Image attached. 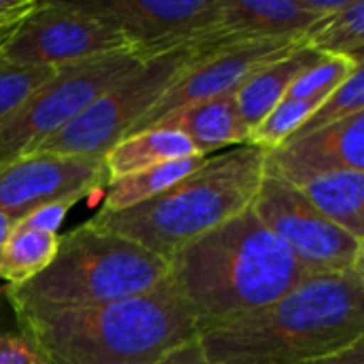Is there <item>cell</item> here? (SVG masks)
<instances>
[{
    "label": "cell",
    "mask_w": 364,
    "mask_h": 364,
    "mask_svg": "<svg viewBox=\"0 0 364 364\" xmlns=\"http://www.w3.org/2000/svg\"><path fill=\"white\" fill-rule=\"evenodd\" d=\"M168 267L200 333L258 314L311 277L252 207L179 250Z\"/></svg>",
    "instance_id": "6da1fadb"
},
{
    "label": "cell",
    "mask_w": 364,
    "mask_h": 364,
    "mask_svg": "<svg viewBox=\"0 0 364 364\" xmlns=\"http://www.w3.org/2000/svg\"><path fill=\"white\" fill-rule=\"evenodd\" d=\"M364 337V284L350 273L311 275L271 307L203 331L215 364H309Z\"/></svg>",
    "instance_id": "7a4b0ae2"
},
{
    "label": "cell",
    "mask_w": 364,
    "mask_h": 364,
    "mask_svg": "<svg viewBox=\"0 0 364 364\" xmlns=\"http://www.w3.org/2000/svg\"><path fill=\"white\" fill-rule=\"evenodd\" d=\"M15 322L49 364H158L200 337L196 314L171 275L141 296Z\"/></svg>",
    "instance_id": "3957f363"
},
{
    "label": "cell",
    "mask_w": 364,
    "mask_h": 364,
    "mask_svg": "<svg viewBox=\"0 0 364 364\" xmlns=\"http://www.w3.org/2000/svg\"><path fill=\"white\" fill-rule=\"evenodd\" d=\"M267 149L252 143L218 151L151 200L113 213L98 211L90 224L171 260L254 205L267 173Z\"/></svg>",
    "instance_id": "277c9868"
},
{
    "label": "cell",
    "mask_w": 364,
    "mask_h": 364,
    "mask_svg": "<svg viewBox=\"0 0 364 364\" xmlns=\"http://www.w3.org/2000/svg\"><path fill=\"white\" fill-rule=\"evenodd\" d=\"M168 260L85 222L60 237L51 264L4 299L15 316L98 307L141 296L168 277Z\"/></svg>",
    "instance_id": "5b68a950"
},
{
    "label": "cell",
    "mask_w": 364,
    "mask_h": 364,
    "mask_svg": "<svg viewBox=\"0 0 364 364\" xmlns=\"http://www.w3.org/2000/svg\"><path fill=\"white\" fill-rule=\"evenodd\" d=\"M141 64L143 58L126 49L60 66L47 83L0 122V166L30 156Z\"/></svg>",
    "instance_id": "8992f818"
},
{
    "label": "cell",
    "mask_w": 364,
    "mask_h": 364,
    "mask_svg": "<svg viewBox=\"0 0 364 364\" xmlns=\"http://www.w3.org/2000/svg\"><path fill=\"white\" fill-rule=\"evenodd\" d=\"M196 53L198 49L183 47L143 60L134 73L96 98L75 122L32 154L105 158L154 109Z\"/></svg>",
    "instance_id": "52a82bcc"
},
{
    "label": "cell",
    "mask_w": 364,
    "mask_h": 364,
    "mask_svg": "<svg viewBox=\"0 0 364 364\" xmlns=\"http://www.w3.org/2000/svg\"><path fill=\"white\" fill-rule=\"evenodd\" d=\"M126 49H132L130 41L79 2H41L0 45V60L32 68H60Z\"/></svg>",
    "instance_id": "ba28073f"
},
{
    "label": "cell",
    "mask_w": 364,
    "mask_h": 364,
    "mask_svg": "<svg viewBox=\"0 0 364 364\" xmlns=\"http://www.w3.org/2000/svg\"><path fill=\"white\" fill-rule=\"evenodd\" d=\"M252 209L309 275L350 273L354 269L360 241L333 224L290 181L264 173Z\"/></svg>",
    "instance_id": "9c48e42d"
},
{
    "label": "cell",
    "mask_w": 364,
    "mask_h": 364,
    "mask_svg": "<svg viewBox=\"0 0 364 364\" xmlns=\"http://www.w3.org/2000/svg\"><path fill=\"white\" fill-rule=\"evenodd\" d=\"M299 47V38H277L218 49H198L196 58L186 66V70L173 81V85L130 134L154 128L160 119L188 105L237 92L252 75L290 55Z\"/></svg>",
    "instance_id": "30bf717a"
},
{
    "label": "cell",
    "mask_w": 364,
    "mask_h": 364,
    "mask_svg": "<svg viewBox=\"0 0 364 364\" xmlns=\"http://www.w3.org/2000/svg\"><path fill=\"white\" fill-rule=\"evenodd\" d=\"M107 183L105 158L30 154L0 166V211L17 224L45 205L79 203Z\"/></svg>",
    "instance_id": "8fae6325"
},
{
    "label": "cell",
    "mask_w": 364,
    "mask_h": 364,
    "mask_svg": "<svg viewBox=\"0 0 364 364\" xmlns=\"http://www.w3.org/2000/svg\"><path fill=\"white\" fill-rule=\"evenodd\" d=\"M222 0H111L79 2L94 17L117 28L143 58L192 47L215 19Z\"/></svg>",
    "instance_id": "7c38bea8"
},
{
    "label": "cell",
    "mask_w": 364,
    "mask_h": 364,
    "mask_svg": "<svg viewBox=\"0 0 364 364\" xmlns=\"http://www.w3.org/2000/svg\"><path fill=\"white\" fill-rule=\"evenodd\" d=\"M335 171L364 173V111L292 139L267 156V173L296 188Z\"/></svg>",
    "instance_id": "4fadbf2b"
},
{
    "label": "cell",
    "mask_w": 364,
    "mask_h": 364,
    "mask_svg": "<svg viewBox=\"0 0 364 364\" xmlns=\"http://www.w3.org/2000/svg\"><path fill=\"white\" fill-rule=\"evenodd\" d=\"M314 21L316 15L301 0H222L215 19L200 32L196 49L299 38Z\"/></svg>",
    "instance_id": "5bb4252c"
},
{
    "label": "cell",
    "mask_w": 364,
    "mask_h": 364,
    "mask_svg": "<svg viewBox=\"0 0 364 364\" xmlns=\"http://www.w3.org/2000/svg\"><path fill=\"white\" fill-rule=\"evenodd\" d=\"M154 128H168L186 134L203 156L247 145L252 139V130L239 113L235 92L188 105L160 119Z\"/></svg>",
    "instance_id": "9a60e30c"
},
{
    "label": "cell",
    "mask_w": 364,
    "mask_h": 364,
    "mask_svg": "<svg viewBox=\"0 0 364 364\" xmlns=\"http://www.w3.org/2000/svg\"><path fill=\"white\" fill-rule=\"evenodd\" d=\"M324 53L299 47L290 55L264 66L256 75H252L237 92V107L243 117V122L254 130L288 94L290 85L299 79L301 73H305L309 66H314Z\"/></svg>",
    "instance_id": "2e32d148"
},
{
    "label": "cell",
    "mask_w": 364,
    "mask_h": 364,
    "mask_svg": "<svg viewBox=\"0 0 364 364\" xmlns=\"http://www.w3.org/2000/svg\"><path fill=\"white\" fill-rule=\"evenodd\" d=\"M192 156L203 154H198V149L186 134L168 128H149L122 139L105 156V168L109 181H115L119 177Z\"/></svg>",
    "instance_id": "e0dca14e"
},
{
    "label": "cell",
    "mask_w": 364,
    "mask_h": 364,
    "mask_svg": "<svg viewBox=\"0 0 364 364\" xmlns=\"http://www.w3.org/2000/svg\"><path fill=\"white\" fill-rule=\"evenodd\" d=\"M299 188L333 224L356 241H364V173H324Z\"/></svg>",
    "instance_id": "ac0fdd59"
},
{
    "label": "cell",
    "mask_w": 364,
    "mask_h": 364,
    "mask_svg": "<svg viewBox=\"0 0 364 364\" xmlns=\"http://www.w3.org/2000/svg\"><path fill=\"white\" fill-rule=\"evenodd\" d=\"M207 158L209 156L181 158V160L164 162V164L119 177L115 181H109L100 211L113 213V211H122V209H130L141 203H147L154 196L168 190L171 186H175L177 181H181L183 177H188L190 173H194L198 166L205 164Z\"/></svg>",
    "instance_id": "d6986e66"
},
{
    "label": "cell",
    "mask_w": 364,
    "mask_h": 364,
    "mask_svg": "<svg viewBox=\"0 0 364 364\" xmlns=\"http://www.w3.org/2000/svg\"><path fill=\"white\" fill-rule=\"evenodd\" d=\"M299 45L350 58L354 64L364 62V0H350L339 13L314 21L299 36Z\"/></svg>",
    "instance_id": "ffe728a7"
},
{
    "label": "cell",
    "mask_w": 364,
    "mask_h": 364,
    "mask_svg": "<svg viewBox=\"0 0 364 364\" xmlns=\"http://www.w3.org/2000/svg\"><path fill=\"white\" fill-rule=\"evenodd\" d=\"M58 247V235H45L15 226L0 250V279H4L6 286H19L32 279L51 264Z\"/></svg>",
    "instance_id": "44dd1931"
},
{
    "label": "cell",
    "mask_w": 364,
    "mask_h": 364,
    "mask_svg": "<svg viewBox=\"0 0 364 364\" xmlns=\"http://www.w3.org/2000/svg\"><path fill=\"white\" fill-rule=\"evenodd\" d=\"M326 98L314 100H288L284 98L254 130H252V145H258L267 151H275L286 141H290L307 119L322 107Z\"/></svg>",
    "instance_id": "7402d4cb"
},
{
    "label": "cell",
    "mask_w": 364,
    "mask_h": 364,
    "mask_svg": "<svg viewBox=\"0 0 364 364\" xmlns=\"http://www.w3.org/2000/svg\"><path fill=\"white\" fill-rule=\"evenodd\" d=\"M360 111H364V62H358L354 66V70L343 79V83L322 102V107L307 119V124L292 139L311 134L314 130H320L337 119H343Z\"/></svg>",
    "instance_id": "603a6c76"
},
{
    "label": "cell",
    "mask_w": 364,
    "mask_h": 364,
    "mask_svg": "<svg viewBox=\"0 0 364 364\" xmlns=\"http://www.w3.org/2000/svg\"><path fill=\"white\" fill-rule=\"evenodd\" d=\"M354 62L343 55H322L314 66L299 75V79L290 85L286 98L288 100H314L328 98L343 79L354 70Z\"/></svg>",
    "instance_id": "cb8c5ba5"
},
{
    "label": "cell",
    "mask_w": 364,
    "mask_h": 364,
    "mask_svg": "<svg viewBox=\"0 0 364 364\" xmlns=\"http://www.w3.org/2000/svg\"><path fill=\"white\" fill-rule=\"evenodd\" d=\"M58 68L17 66L0 60V122L6 119L34 90L47 83Z\"/></svg>",
    "instance_id": "d4e9b609"
},
{
    "label": "cell",
    "mask_w": 364,
    "mask_h": 364,
    "mask_svg": "<svg viewBox=\"0 0 364 364\" xmlns=\"http://www.w3.org/2000/svg\"><path fill=\"white\" fill-rule=\"evenodd\" d=\"M0 364H49L38 348L21 333L0 326Z\"/></svg>",
    "instance_id": "484cf974"
},
{
    "label": "cell",
    "mask_w": 364,
    "mask_h": 364,
    "mask_svg": "<svg viewBox=\"0 0 364 364\" xmlns=\"http://www.w3.org/2000/svg\"><path fill=\"white\" fill-rule=\"evenodd\" d=\"M77 200H58L51 205H45L32 213H28L21 222H17V228L23 230H34V232H45V235H58L60 224L64 222L66 213L73 209Z\"/></svg>",
    "instance_id": "4316f807"
},
{
    "label": "cell",
    "mask_w": 364,
    "mask_h": 364,
    "mask_svg": "<svg viewBox=\"0 0 364 364\" xmlns=\"http://www.w3.org/2000/svg\"><path fill=\"white\" fill-rule=\"evenodd\" d=\"M38 0H0V26H17L38 9Z\"/></svg>",
    "instance_id": "83f0119b"
},
{
    "label": "cell",
    "mask_w": 364,
    "mask_h": 364,
    "mask_svg": "<svg viewBox=\"0 0 364 364\" xmlns=\"http://www.w3.org/2000/svg\"><path fill=\"white\" fill-rule=\"evenodd\" d=\"M158 364H215V363H211V360L207 358V354H205V350H203L200 341H198V339H194V341H190V343H186V346H181V348H177V350H173L168 356H164V358H162Z\"/></svg>",
    "instance_id": "f1b7e54d"
},
{
    "label": "cell",
    "mask_w": 364,
    "mask_h": 364,
    "mask_svg": "<svg viewBox=\"0 0 364 364\" xmlns=\"http://www.w3.org/2000/svg\"><path fill=\"white\" fill-rule=\"evenodd\" d=\"M309 364H364V337L358 339L354 346L346 348L343 352L335 354V356H328L324 360H318V363Z\"/></svg>",
    "instance_id": "f546056e"
},
{
    "label": "cell",
    "mask_w": 364,
    "mask_h": 364,
    "mask_svg": "<svg viewBox=\"0 0 364 364\" xmlns=\"http://www.w3.org/2000/svg\"><path fill=\"white\" fill-rule=\"evenodd\" d=\"M13 228H15V222H13L6 213L0 211V250H2V245L6 243V239L11 237Z\"/></svg>",
    "instance_id": "4dcf8cb0"
},
{
    "label": "cell",
    "mask_w": 364,
    "mask_h": 364,
    "mask_svg": "<svg viewBox=\"0 0 364 364\" xmlns=\"http://www.w3.org/2000/svg\"><path fill=\"white\" fill-rule=\"evenodd\" d=\"M352 271L356 273V277L364 284V241H360V245H358V254H356V260H354V269Z\"/></svg>",
    "instance_id": "1f68e13d"
},
{
    "label": "cell",
    "mask_w": 364,
    "mask_h": 364,
    "mask_svg": "<svg viewBox=\"0 0 364 364\" xmlns=\"http://www.w3.org/2000/svg\"><path fill=\"white\" fill-rule=\"evenodd\" d=\"M15 28H17V26H0V45H2L11 34H13V30H15Z\"/></svg>",
    "instance_id": "d6a6232c"
}]
</instances>
